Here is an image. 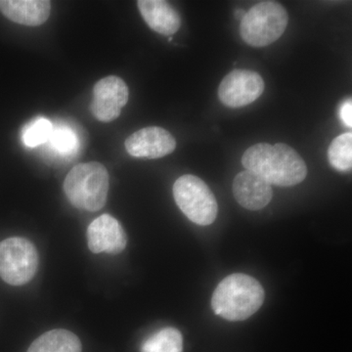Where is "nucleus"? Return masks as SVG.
Returning <instances> with one entry per match:
<instances>
[{
	"instance_id": "f257e3e1",
	"label": "nucleus",
	"mask_w": 352,
	"mask_h": 352,
	"mask_svg": "<svg viewBox=\"0 0 352 352\" xmlns=\"http://www.w3.org/2000/svg\"><path fill=\"white\" fill-rule=\"evenodd\" d=\"M245 170L263 177L270 185L291 187L307 176V166L298 153L283 143H258L250 147L242 157Z\"/></svg>"
},
{
	"instance_id": "f03ea898",
	"label": "nucleus",
	"mask_w": 352,
	"mask_h": 352,
	"mask_svg": "<svg viewBox=\"0 0 352 352\" xmlns=\"http://www.w3.org/2000/svg\"><path fill=\"white\" fill-rule=\"evenodd\" d=\"M264 302V289L258 280L242 273L224 278L215 289L212 307L228 321H243L256 314Z\"/></svg>"
},
{
	"instance_id": "7ed1b4c3",
	"label": "nucleus",
	"mask_w": 352,
	"mask_h": 352,
	"mask_svg": "<svg viewBox=\"0 0 352 352\" xmlns=\"http://www.w3.org/2000/svg\"><path fill=\"white\" fill-rule=\"evenodd\" d=\"M110 176L107 168L97 162L74 166L65 178L64 192L69 203L87 212H98L107 201Z\"/></svg>"
},
{
	"instance_id": "20e7f679",
	"label": "nucleus",
	"mask_w": 352,
	"mask_h": 352,
	"mask_svg": "<svg viewBox=\"0 0 352 352\" xmlns=\"http://www.w3.org/2000/svg\"><path fill=\"white\" fill-rule=\"evenodd\" d=\"M289 16L282 4L263 1L252 6L240 23L241 38L254 47L275 43L286 31Z\"/></svg>"
},
{
	"instance_id": "39448f33",
	"label": "nucleus",
	"mask_w": 352,
	"mask_h": 352,
	"mask_svg": "<svg viewBox=\"0 0 352 352\" xmlns=\"http://www.w3.org/2000/svg\"><path fill=\"white\" fill-rule=\"evenodd\" d=\"M176 205L195 224L210 226L217 219L219 206L210 187L195 175L180 176L173 185Z\"/></svg>"
},
{
	"instance_id": "423d86ee",
	"label": "nucleus",
	"mask_w": 352,
	"mask_h": 352,
	"mask_svg": "<svg viewBox=\"0 0 352 352\" xmlns=\"http://www.w3.org/2000/svg\"><path fill=\"white\" fill-rule=\"evenodd\" d=\"M38 261V252L30 240L12 237L0 242V277L11 286L31 281Z\"/></svg>"
},
{
	"instance_id": "0eeeda50",
	"label": "nucleus",
	"mask_w": 352,
	"mask_h": 352,
	"mask_svg": "<svg viewBox=\"0 0 352 352\" xmlns=\"http://www.w3.org/2000/svg\"><path fill=\"white\" fill-rule=\"evenodd\" d=\"M264 91L263 78L250 69H236L220 82L219 100L230 108H241L258 100Z\"/></svg>"
},
{
	"instance_id": "6e6552de",
	"label": "nucleus",
	"mask_w": 352,
	"mask_h": 352,
	"mask_svg": "<svg viewBox=\"0 0 352 352\" xmlns=\"http://www.w3.org/2000/svg\"><path fill=\"white\" fill-rule=\"evenodd\" d=\"M129 87L122 78L109 76L95 83L90 111L102 122H113L120 117L129 102Z\"/></svg>"
},
{
	"instance_id": "1a4fd4ad",
	"label": "nucleus",
	"mask_w": 352,
	"mask_h": 352,
	"mask_svg": "<svg viewBox=\"0 0 352 352\" xmlns=\"http://www.w3.org/2000/svg\"><path fill=\"white\" fill-rule=\"evenodd\" d=\"M126 149L132 157L159 159L175 151V138L159 126L145 127L134 132L126 140Z\"/></svg>"
},
{
	"instance_id": "9d476101",
	"label": "nucleus",
	"mask_w": 352,
	"mask_h": 352,
	"mask_svg": "<svg viewBox=\"0 0 352 352\" xmlns=\"http://www.w3.org/2000/svg\"><path fill=\"white\" fill-rule=\"evenodd\" d=\"M126 231L112 215H101L88 226L87 245L94 254H120L126 249Z\"/></svg>"
},
{
	"instance_id": "9b49d317",
	"label": "nucleus",
	"mask_w": 352,
	"mask_h": 352,
	"mask_svg": "<svg viewBox=\"0 0 352 352\" xmlns=\"http://www.w3.org/2000/svg\"><path fill=\"white\" fill-rule=\"evenodd\" d=\"M233 195L243 208L259 210L272 200L273 191L270 183L261 176L244 170L234 178Z\"/></svg>"
},
{
	"instance_id": "f8f14e48",
	"label": "nucleus",
	"mask_w": 352,
	"mask_h": 352,
	"mask_svg": "<svg viewBox=\"0 0 352 352\" xmlns=\"http://www.w3.org/2000/svg\"><path fill=\"white\" fill-rule=\"evenodd\" d=\"M51 2L47 0H0V12L16 24L38 27L50 16Z\"/></svg>"
},
{
	"instance_id": "ddd939ff",
	"label": "nucleus",
	"mask_w": 352,
	"mask_h": 352,
	"mask_svg": "<svg viewBox=\"0 0 352 352\" xmlns=\"http://www.w3.org/2000/svg\"><path fill=\"white\" fill-rule=\"evenodd\" d=\"M138 7L146 24L163 36H173L182 25V17L175 7L163 0H139Z\"/></svg>"
},
{
	"instance_id": "4468645a",
	"label": "nucleus",
	"mask_w": 352,
	"mask_h": 352,
	"mask_svg": "<svg viewBox=\"0 0 352 352\" xmlns=\"http://www.w3.org/2000/svg\"><path fill=\"white\" fill-rule=\"evenodd\" d=\"M27 352H82V342L75 333L56 329L41 335Z\"/></svg>"
},
{
	"instance_id": "2eb2a0df",
	"label": "nucleus",
	"mask_w": 352,
	"mask_h": 352,
	"mask_svg": "<svg viewBox=\"0 0 352 352\" xmlns=\"http://www.w3.org/2000/svg\"><path fill=\"white\" fill-rule=\"evenodd\" d=\"M141 352H183L182 333L175 328L162 329L143 342Z\"/></svg>"
},
{
	"instance_id": "dca6fc26",
	"label": "nucleus",
	"mask_w": 352,
	"mask_h": 352,
	"mask_svg": "<svg viewBox=\"0 0 352 352\" xmlns=\"http://www.w3.org/2000/svg\"><path fill=\"white\" fill-rule=\"evenodd\" d=\"M328 159L333 168L349 171L352 168V133L346 132L332 141L328 149Z\"/></svg>"
},
{
	"instance_id": "f3484780",
	"label": "nucleus",
	"mask_w": 352,
	"mask_h": 352,
	"mask_svg": "<svg viewBox=\"0 0 352 352\" xmlns=\"http://www.w3.org/2000/svg\"><path fill=\"white\" fill-rule=\"evenodd\" d=\"M53 124L45 118H38L28 124L22 132L23 142L28 147H38L50 140Z\"/></svg>"
},
{
	"instance_id": "a211bd4d",
	"label": "nucleus",
	"mask_w": 352,
	"mask_h": 352,
	"mask_svg": "<svg viewBox=\"0 0 352 352\" xmlns=\"http://www.w3.org/2000/svg\"><path fill=\"white\" fill-rule=\"evenodd\" d=\"M51 149L62 156H69L78 149V136L73 129L68 126H53V131L48 142Z\"/></svg>"
},
{
	"instance_id": "6ab92c4d",
	"label": "nucleus",
	"mask_w": 352,
	"mask_h": 352,
	"mask_svg": "<svg viewBox=\"0 0 352 352\" xmlns=\"http://www.w3.org/2000/svg\"><path fill=\"white\" fill-rule=\"evenodd\" d=\"M340 118L346 126H352V102L351 99L344 101L340 108Z\"/></svg>"
},
{
	"instance_id": "aec40b11",
	"label": "nucleus",
	"mask_w": 352,
	"mask_h": 352,
	"mask_svg": "<svg viewBox=\"0 0 352 352\" xmlns=\"http://www.w3.org/2000/svg\"><path fill=\"white\" fill-rule=\"evenodd\" d=\"M245 15V11L243 10V9H238V10H236L235 12V17L237 20H242L243 18H244V16Z\"/></svg>"
},
{
	"instance_id": "412c9836",
	"label": "nucleus",
	"mask_w": 352,
	"mask_h": 352,
	"mask_svg": "<svg viewBox=\"0 0 352 352\" xmlns=\"http://www.w3.org/2000/svg\"><path fill=\"white\" fill-rule=\"evenodd\" d=\"M168 41H173V38H171V36H170V38H168Z\"/></svg>"
}]
</instances>
